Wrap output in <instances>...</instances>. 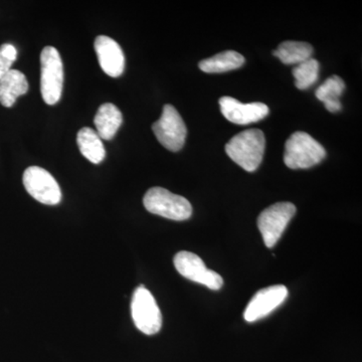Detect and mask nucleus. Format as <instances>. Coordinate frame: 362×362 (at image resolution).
Wrapping results in <instances>:
<instances>
[{
    "mask_svg": "<svg viewBox=\"0 0 362 362\" xmlns=\"http://www.w3.org/2000/svg\"><path fill=\"white\" fill-rule=\"evenodd\" d=\"M149 213L173 221H187L192 216V206L185 197L173 194L165 188L152 187L143 199Z\"/></svg>",
    "mask_w": 362,
    "mask_h": 362,
    "instance_id": "7ed1b4c3",
    "label": "nucleus"
},
{
    "mask_svg": "<svg viewBox=\"0 0 362 362\" xmlns=\"http://www.w3.org/2000/svg\"><path fill=\"white\" fill-rule=\"evenodd\" d=\"M173 262L178 273L188 280L206 286L211 290H220L223 287V280L220 274L207 269L204 261L194 252H177Z\"/></svg>",
    "mask_w": 362,
    "mask_h": 362,
    "instance_id": "1a4fd4ad",
    "label": "nucleus"
},
{
    "mask_svg": "<svg viewBox=\"0 0 362 362\" xmlns=\"http://www.w3.org/2000/svg\"><path fill=\"white\" fill-rule=\"evenodd\" d=\"M40 92L47 105H54L61 100L64 87V66L61 54L54 47H45L40 54Z\"/></svg>",
    "mask_w": 362,
    "mask_h": 362,
    "instance_id": "20e7f679",
    "label": "nucleus"
},
{
    "mask_svg": "<svg viewBox=\"0 0 362 362\" xmlns=\"http://www.w3.org/2000/svg\"><path fill=\"white\" fill-rule=\"evenodd\" d=\"M319 63L314 59H309L293 69L295 85L299 90H306L318 80Z\"/></svg>",
    "mask_w": 362,
    "mask_h": 362,
    "instance_id": "6ab92c4d",
    "label": "nucleus"
},
{
    "mask_svg": "<svg viewBox=\"0 0 362 362\" xmlns=\"http://www.w3.org/2000/svg\"><path fill=\"white\" fill-rule=\"evenodd\" d=\"M28 82L25 74L11 69L6 75L0 78V104L11 108L18 97L26 94Z\"/></svg>",
    "mask_w": 362,
    "mask_h": 362,
    "instance_id": "ddd939ff",
    "label": "nucleus"
},
{
    "mask_svg": "<svg viewBox=\"0 0 362 362\" xmlns=\"http://www.w3.org/2000/svg\"><path fill=\"white\" fill-rule=\"evenodd\" d=\"M244 64L245 58L240 52L226 51L211 58L202 59L199 66L204 73L216 74L235 70L244 66Z\"/></svg>",
    "mask_w": 362,
    "mask_h": 362,
    "instance_id": "f3484780",
    "label": "nucleus"
},
{
    "mask_svg": "<svg viewBox=\"0 0 362 362\" xmlns=\"http://www.w3.org/2000/svg\"><path fill=\"white\" fill-rule=\"evenodd\" d=\"M288 297V289L284 285L270 286L259 290L252 298L245 310L244 318L247 322H256L284 303Z\"/></svg>",
    "mask_w": 362,
    "mask_h": 362,
    "instance_id": "9d476101",
    "label": "nucleus"
},
{
    "mask_svg": "<svg viewBox=\"0 0 362 362\" xmlns=\"http://www.w3.org/2000/svg\"><path fill=\"white\" fill-rule=\"evenodd\" d=\"M326 151L322 145L308 133H293L286 141L284 162L291 169L313 168L325 158Z\"/></svg>",
    "mask_w": 362,
    "mask_h": 362,
    "instance_id": "f03ea898",
    "label": "nucleus"
},
{
    "mask_svg": "<svg viewBox=\"0 0 362 362\" xmlns=\"http://www.w3.org/2000/svg\"><path fill=\"white\" fill-rule=\"evenodd\" d=\"M313 47L310 44L303 42L287 40L279 45L274 51V56L277 57L282 63L287 65H299L307 59H311Z\"/></svg>",
    "mask_w": 362,
    "mask_h": 362,
    "instance_id": "a211bd4d",
    "label": "nucleus"
},
{
    "mask_svg": "<svg viewBox=\"0 0 362 362\" xmlns=\"http://www.w3.org/2000/svg\"><path fill=\"white\" fill-rule=\"evenodd\" d=\"M295 214L296 206L291 202H278L259 214V230L267 247H273L277 244Z\"/></svg>",
    "mask_w": 362,
    "mask_h": 362,
    "instance_id": "423d86ee",
    "label": "nucleus"
},
{
    "mask_svg": "<svg viewBox=\"0 0 362 362\" xmlns=\"http://www.w3.org/2000/svg\"><path fill=\"white\" fill-rule=\"evenodd\" d=\"M152 130L158 141L173 152L180 151L187 139V126L173 105L163 107L160 119L152 125Z\"/></svg>",
    "mask_w": 362,
    "mask_h": 362,
    "instance_id": "0eeeda50",
    "label": "nucleus"
},
{
    "mask_svg": "<svg viewBox=\"0 0 362 362\" xmlns=\"http://www.w3.org/2000/svg\"><path fill=\"white\" fill-rule=\"evenodd\" d=\"M94 47L104 73L112 78L120 77L125 69V57L118 42L106 35H99Z\"/></svg>",
    "mask_w": 362,
    "mask_h": 362,
    "instance_id": "f8f14e48",
    "label": "nucleus"
},
{
    "mask_svg": "<svg viewBox=\"0 0 362 362\" xmlns=\"http://www.w3.org/2000/svg\"><path fill=\"white\" fill-rule=\"evenodd\" d=\"M18 58L16 47L11 44L0 45V78L11 70V66Z\"/></svg>",
    "mask_w": 362,
    "mask_h": 362,
    "instance_id": "aec40b11",
    "label": "nucleus"
},
{
    "mask_svg": "<svg viewBox=\"0 0 362 362\" xmlns=\"http://www.w3.org/2000/svg\"><path fill=\"white\" fill-rule=\"evenodd\" d=\"M77 143L82 156L94 164L101 163L106 156L103 142L96 131L84 127L78 132Z\"/></svg>",
    "mask_w": 362,
    "mask_h": 362,
    "instance_id": "2eb2a0df",
    "label": "nucleus"
},
{
    "mask_svg": "<svg viewBox=\"0 0 362 362\" xmlns=\"http://www.w3.org/2000/svg\"><path fill=\"white\" fill-rule=\"evenodd\" d=\"M131 314L137 329L146 335L159 332L162 326L160 309L153 295L144 286L135 290L131 302Z\"/></svg>",
    "mask_w": 362,
    "mask_h": 362,
    "instance_id": "39448f33",
    "label": "nucleus"
},
{
    "mask_svg": "<svg viewBox=\"0 0 362 362\" xmlns=\"http://www.w3.org/2000/svg\"><path fill=\"white\" fill-rule=\"evenodd\" d=\"M221 111L230 122L238 125L259 122L268 116L269 107L261 102L243 104L232 97L220 99Z\"/></svg>",
    "mask_w": 362,
    "mask_h": 362,
    "instance_id": "9b49d317",
    "label": "nucleus"
},
{
    "mask_svg": "<svg viewBox=\"0 0 362 362\" xmlns=\"http://www.w3.org/2000/svg\"><path fill=\"white\" fill-rule=\"evenodd\" d=\"M266 139L263 131L250 129L233 136L226 145L228 157L249 173H254L263 160Z\"/></svg>",
    "mask_w": 362,
    "mask_h": 362,
    "instance_id": "f257e3e1",
    "label": "nucleus"
},
{
    "mask_svg": "<svg viewBox=\"0 0 362 362\" xmlns=\"http://www.w3.org/2000/svg\"><path fill=\"white\" fill-rule=\"evenodd\" d=\"M122 122V113L112 103L102 105L94 118L98 135L103 140L113 139Z\"/></svg>",
    "mask_w": 362,
    "mask_h": 362,
    "instance_id": "4468645a",
    "label": "nucleus"
},
{
    "mask_svg": "<svg viewBox=\"0 0 362 362\" xmlns=\"http://www.w3.org/2000/svg\"><path fill=\"white\" fill-rule=\"evenodd\" d=\"M345 89V83L338 76H331L316 90V97L325 105V108L331 113H337L342 109L340 97Z\"/></svg>",
    "mask_w": 362,
    "mask_h": 362,
    "instance_id": "dca6fc26",
    "label": "nucleus"
},
{
    "mask_svg": "<svg viewBox=\"0 0 362 362\" xmlns=\"http://www.w3.org/2000/svg\"><path fill=\"white\" fill-rule=\"evenodd\" d=\"M23 185L33 199L47 206H56L62 201L61 188L54 176L39 166H30L23 173Z\"/></svg>",
    "mask_w": 362,
    "mask_h": 362,
    "instance_id": "6e6552de",
    "label": "nucleus"
}]
</instances>
